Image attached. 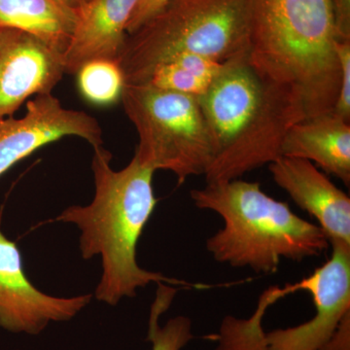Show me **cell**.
<instances>
[{
	"label": "cell",
	"instance_id": "7402d4cb",
	"mask_svg": "<svg viewBox=\"0 0 350 350\" xmlns=\"http://www.w3.org/2000/svg\"><path fill=\"white\" fill-rule=\"evenodd\" d=\"M64 1L68 2L69 5L75 7H78L80 5V4L84 3L85 1H87V0H64Z\"/></svg>",
	"mask_w": 350,
	"mask_h": 350
},
{
	"label": "cell",
	"instance_id": "3957f363",
	"mask_svg": "<svg viewBox=\"0 0 350 350\" xmlns=\"http://www.w3.org/2000/svg\"><path fill=\"white\" fill-rule=\"evenodd\" d=\"M198 100L213 147L207 184L241 179L275 162L287 131L306 119L299 98L262 78L246 57L225 63Z\"/></svg>",
	"mask_w": 350,
	"mask_h": 350
},
{
	"label": "cell",
	"instance_id": "7c38bea8",
	"mask_svg": "<svg viewBox=\"0 0 350 350\" xmlns=\"http://www.w3.org/2000/svg\"><path fill=\"white\" fill-rule=\"evenodd\" d=\"M137 0H87L76 7V23L64 53V72L76 75L96 59L117 61Z\"/></svg>",
	"mask_w": 350,
	"mask_h": 350
},
{
	"label": "cell",
	"instance_id": "52a82bcc",
	"mask_svg": "<svg viewBox=\"0 0 350 350\" xmlns=\"http://www.w3.org/2000/svg\"><path fill=\"white\" fill-rule=\"evenodd\" d=\"M331 258L294 284V290L312 295L317 312L300 325L266 333L232 331L216 336L215 350H319L350 312V244L330 243Z\"/></svg>",
	"mask_w": 350,
	"mask_h": 350
},
{
	"label": "cell",
	"instance_id": "2e32d148",
	"mask_svg": "<svg viewBox=\"0 0 350 350\" xmlns=\"http://www.w3.org/2000/svg\"><path fill=\"white\" fill-rule=\"evenodd\" d=\"M76 75L80 94L92 105L110 107L121 100L126 80L118 62L96 59L84 64Z\"/></svg>",
	"mask_w": 350,
	"mask_h": 350
},
{
	"label": "cell",
	"instance_id": "4fadbf2b",
	"mask_svg": "<svg viewBox=\"0 0 350 350\" xmlns=\"http://www.w3.org/2000/svg\"><path fill=\"white\" fill-rule=\"evenodd\" d=\"M282 156L317 163L349 187V122L332 111L295 124L283 139Z\"/></svg>",
	"mask_w": 350,
	"mask_h": 350
},
{
	"label": "cell",
	"instance_id": "9c48e42d",
	"mask_svg": "<svg viewBox=\"0 0 350 350\" xmlns=\"http://www.w3.org/2000/svg\"><path fill=\"white\" fill-rule=\"evenodd\" d=\"M91 300V294L64 298L41 292L25 273L17 243L0 230V328L38 335L51 322L72 319Z\"/></svg>",
	"mask_w": 350,
	"mask_h": 350
},
{
	"label": "cell",
	"instance_id": "5bb4252c",
	"mask_svg": "<svg viewBox=\"0 0 350 350\" xmlns=\"http://www.w3.org/2000/svg\"><path fill=\"white\" fill-rule=\"evenodd\" d=\"M75 23L76 8L64 0H0V27L29 32L63 54Z\"/></svg>",
	"mask_w": 350,
	"mask_h": 350
},
{
	"label": "cell",
	"instance_id": "e0dca14e",
	"mask_svg": "<svg viewBox=\"0 0 350 350\" xmlns=\"http://www.w3.org/2000/svg\"><path fill=\"white\" fill-rule=\"evenodd\" d=\"M158 285L155 301L151 306L147 340L152 342V350H181L194 338L192 321L189 317L179 315L170 319L165 326H160L159 319L169 310L177 290L165 283Z\"/></svg>",
	"mask_w": 350,
	"mask_h": 350
},
{
	"label": "cell",
	"instance_id": "8fae6325",
	"mask_svg": "<svg viewBox=\"0 0 350 350\" xmlns=\"http://www.w3.org/2000/svg\"><path fill=\"white\" fill-rule=\"evenodd\" d=\"M273 181L295 204L317 219L329 243L350 244V199L314 163L280 157L269 163Z\"/></svg>",
	"mask_w": 350,
	"mask_h": 350
},
{
	"label": "cell",
	"instance_id": "d6986e66",
	"mask_svg": "<svg viewBox=\"0 0 350 350\" xmlns=\"http://www.w3.org/2000/svg\"><path fill=\"white\" fill-rule=\"evenodd\" d=\"M172 1L174 0H137L126 25L128 36L135 33L142 25L162 12Z\"/></svg>",
	"mask_w": 350,
	"mask_h": 350
},
{
	"label": "cell",
	"instance_id": "6da1fadb",
	"mask_svg": "<svg viewBox=\"0 0 350 350\" xmlns=\"http://www.w3.org/2000/svg\"><path fill=\"white\" fill-rule=\"evenodd\" d=\"M93 149V200L87 206L68 207L55 221L80 230L83 259L100 257L96 300L116 306L152 282L192 287L187 282L142 269L137 262L138 241L158 202L153 188L155 172L137 156L124 169L113 170L112 154L103 145Z\"/></svg>",
	"mask_w": 350,
	"mask_h": 350
},
{
	"label": "cell",
	"instance_id": "5b68a950",
	"mask_svg": "<svg viewBox=\"0 0 350 350\" xmlns=\"http://www.w3.org/2000/svg\"><path fill=\"white\" fill-rule=\"evenodd\" d=\"M250 0H174L128 36L117 59L126 84L144 82L153 66L182 53L224 64L247 56Z\"/></svg>",
	"mask_w": 350,
	"mask_h": 350
},
{
	"label": "cell",
	"instance_id": "7a4b0ae2",
	"mask_svg": "<svg viewBox=\"0 0 350 350\" xmlns=\"http://www.w3.org/2000/svg\"><path fill=\"white\" fill-rule=\"evenodd\" d=\"M330 0H250L246 61L299 98L306 119L333 111L340 87Z\"/></svg>",
	"mask_w": 350,
	"mask_h": 350
},
{
	"label": "cell",
	"instance_id": "ba28073f",
	"mask_svg": "<svg viewBox=\"0 0 350 350\" xmlns=\"http://www.w3.org/2000/svg\"><path fill=\"white\" fill-rule=\"evenodd\" d=\"M68 137L82 138L93 148L103 145V131L94 117L64 107L52 93L34 96L27 101L24 116L0 121V176L46 145Z\"/></svg>",
	"mask_w": 350,
	"mask_h": 350
},
{
	"label": "cell",
	"instance_id": "9a60e30c",
	"mask_svg": "<svg viewBox=\"0 0 350 350\" xmlns=\"http://www.w3.org/2000/svg\"><path fill=\"white\" fill-rule=\"evenodd\" d=\"M224 64L200 55L182 53L157 64L140 84L199 98L213 84Z\"/></svg>",
	"mask_w": 350,
	"mask_h": 350
},
{
	"label": "cell",
	"instance_id": "277c9868",
	"mask_svg": "<svg viewBox=\"0 0 350 350\" xmlns=\"http://www.w3.org/2000/svg\"><path fill=\"white\" fill-rule=\"evenodd\" d=\"M190 196L198 208L223 219V228L206 243L207 252L221 264L269 275L278 271L282 259L319 257L330 246L319 225L269 197L258 182L206 183Z\"/></svg>",
	"mask_w": 350,
	"mask_h": 350
},
{
	"label": "cell",
	"instance_id": "ffe728a7",
	"mask_svg": "<svg viewBox=\"0 0 350 350\" xmlns=\"http://www.w3.org/2000/svg\"><path fill=\"white\" fill-rule=\"evenodd\" d=\"M338 40H350V0H330Z\"/></svg>",
	"mask_w": 350,
	"mask_h": 350
},
{
	"label": "cell",
	"instance_id": "44dd1931",
	"mask_svg": "<svg viewBox=\"0 0 350 350\" xmlns=\"http://www.w3.org/2000/svg\"><path fill=\"white\" fill-rule=\"evenodd\" d=\"M319 350H350V312L342 319L328 342Z\"/></svg>",
	"mask_w": 350,
	"mask_h": 350
},
{
	"label": "cell",
	"instance_id": "30bf717a",
	"mask_svg": "<svg viewBox=\"0 0 350 350\" xmlns=\"http://www.w3.org/2000/svg\"><path fill=\"white\" fill-rule=\"evenodd\" d=\"M64 75L61 51L29 32L0 27V121L25 101L52 93Z\"/></svg>",
	"mask_w": 350,
	"mask_h": 350
},
{
	"label": "cell",
	"instance_id": "ac0fdd59",
	"mask_svg": "<svg viewBox=\"0 0 350 350\" xmlns=\"http://www.w3.org/2000/svg\"><path fill=\"white\" fill-rule=\"evenodd\" d=\"M336 54L340 68V87L333 112L349 122L350 120V40H337Z\"/></svg>",
	"mask_w": 350,
	"mask_h": 350
},
{
	"label": "cell",
	"instance_id": "8992f818",
	"mask_svg": "<svg viewBox=\"0 0 350 350\" xmlns=\"http://www.w3.org/2000/svg\"><path fill=\"white\" fill-rule=\"evenodd\" d=\"M121 101L137 131L135 156L142 165L172 172L179 184L206 174L213 147L198 98L149 84H126Z\"/></svg>",
	"mask_w": 350,
	"mask_h": 350
}]
</instances>
